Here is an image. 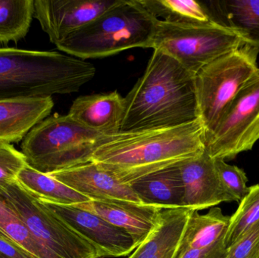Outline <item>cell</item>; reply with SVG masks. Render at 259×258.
I'll return each instance as SVG.
<instances>
[{"instance_id": "obj_11", "label": "cell", "mask_w": 259, "mask_h": 258, "mask_svg": "<svg viewBox=\"0 0 259 258\" xmlns=\"http://www.w3.org/2000/svg\"><path fill=\"white\" fill-rule=\"evenodd\" d=\"M118 0H34V14L50 42L57 45L115 6Z\"/></svg>"}, {"instance_id": "obj_23", "label": "cell", "mask_w": 259, "mask_h": 258, "mask_svg": "<svg viewBox=\"0 0 259 258\" xmlns=\"http://www.w3.org/2000/svg\"><path fill=\"white\" fill-rule=\"evenodd\" d=\"M34 14V0H0V42H18L27 36Z\"/></svg>"}, {"instance_id": "obj_16", "label": "cell", "mask_w": 259, "mask_h": 258, "mask_svg": "<svg viewBox=\"0 0 259 258\" xmlns=\"http://www.w3.org/2000/svg\"><path fill=\"white\" fill-rule=\"evenodd\" d=\"M124 111V97L113 91L78 97L68 115L84 127L110 136L121 131Z\"/></svg>"}, {"instance_id": "obj_24", "label": "cell", "mask_w": 259, "mask_h": 258, "mask_svg": "<svg viewBox=\"0 0 259 258\" xmlns=\"http://www.w3.org/2000/svg\"><path fill=\"white\" fill-rule=\"evenodd\" d=\"M0 232L36 258H52L38 244L13 206L0 194Z\"/></svg>"}, {"instance_id": "obj_22", "label": "cell", "mask_w": 259, "mask_h": 258, "mask_svg": "<svg viewBox=\"0 0 259 258\" xmlns=\"http://www.w3.org/2000/svg\"><path fill=\"white\" fill-rule=\"evenodd\" d=\"M157 19L179 24L214 22L202 2L194 0H139Z\"/></svg>"}, {"instance_id": "obj_10", "label": "cell", "mask_w": 259, "mask_h": 258, "mask_svg": "<svg viewBox=\"0 0 259 258\" xmlns=\"http://www.w3.org/2000/svg\"><path fill=\"white\" fill-rule=\"evenodd\" d=\"M39 200L79 236L91 243L101 257L127 256L137 248L134 239L127 232L93 212L76 205Z\"/></svg>"}, {"instance_id": "obj_17", "label": "cell", "mask_w": 259, "mask_h": 258, "mask_svg": "<svg viewBox=\"0 0 259 258\" xmlns=\"http://www.w3.org/2000/svg\"><path fill=\"white\" fill-rule=\"evenodd\" d=\"M193 212L187 208L161 211L155 228L128 258H177Z\"/></svg>"}, {"instance_id": "obj_28", "label": "cell", "mask_w": 259, "mask_h": 258, "mask_svg": "<svg viewBox=\"0 0 259 258\" xmlns=\"http://www.w3.org/2000/svg\"><path fill=\"white\" fill-rule=\"evenodd\" d=\"M259 250V221L227 248L225 258H251Z\"/></svg>"}, {"instance_id": "obj_4", "label": "cell", "mask_w": 259, "mask_h": 258, "mask_svg": "<svg viewBox=\"0 0 259 258\" xmlns=\"http://www.w3.org/2000/svg\"><path fill=\"white\" fill-rule=\"evenodd\" d=\"M158 21L139 0H118L56 45L81 60L108 57L131 48H152Z\"/></svg>"}, {"instance_id": "obj_2", "label": "cell", "mask_w": 259, "mask_h": 258, "mask_svg": "<svg viewBox=\"0 0 259 258\" xmlns=\"http://www.w3.org/2000/svg\"><path fill=\"white\" fill-rule=\"evenodd\" d=\"M195 76L153 49L143 76L124 97L120 132L170 128L199 119Z\"/></svg>"}, {"instance_id": "obj_8", "label": "cell", "mask_w": 259, "mask_h": 258, "mask_svg": "<svg viewBox=\"0 0 259 258\" xmlns=\"http://www.w3.org/2000/svg\"><path fill=\"white\" fill-rule=\"evenodd\" d=\"M13 206L35 240L52 258H102L98 251L18 182L0 192Z\"/></svg>"}, {"instance_id": "obj_3", "label": "cell", "mask_w": 259, "mask_h": 258, "mask_svg": "<svg viewBox=\"0 0 259 258\" xmlns=\"http://www.w3.org/2000/svg\"><path fill=\"white\" fill-rule=\"evenodd\" d=\"M95 74L92 64L69 55L0 48V100L73 93Z\"/></svg>"}, {"instance_id": "obj_7", "label": "cell", "mask_w": 259, "mask_h": 258, "mask_svg": "<svg viewBox=\"0 0 259 258\" xmlns=\"http://www.w3.org/2000/svg\"><path fill=\"white\" fill-rule=\"evenodd\" d=\"M243 44L237 35L216 22L179 24L158 20L152 48L168 55L196 75L205 65Z\"/></svg>"}, {"instance_id": "obj_31", "label": "cell", "mask_w": 259, "mask_h": 258, "mask_svg": "<svg viewBox=\"0 0 259 258\" xmlns=\"http://www.w3.org/2000/svg\"><path fill=\"white\" fill-rule=\"evenodd\" d=\"M0 258H3V257H2V256H1V255H0Z\"/></svg>"}, {"instance_id": "obj_21", "label": "cell", "mask_w": 259, "mask_h": 258, "mask_svg": "<svg viewBox=\"0 0 259 258\" xmlns=\"http://www.w3.org/2000/svg\"><path fill=\"white\" fill-rule=\"evenodd\" d=\"M17 182L36 198L56 204L74 205L91 200L28 164L20 171Z\"/></svg>"}, {"instance_id": "obj_27", "label": "cell", "mask_w": 259, "mask_h": 258, "mask_svg": "<svg viewBox=\"0 0 259 258\" xmlns=\"http://www.w3.org/2000/svg\"><path fill=\"white\" fill-rule=\"evenodd\" d=\"M27 165L25 156L12 144L0 142V192L17 181L20 171Z\"/></svg>"}, {"instance_id": "obj_5", "label": "cell", "mask_w": 259, "mask_h": 258, "mask_svg": "<svg viewBox=\"0 0 259 258\" xmlns=\"http://www.w3.org/2000/svg\"><path fill=\"white\" fill-rule=\"evenodd\" d=\"M108 137L68 115H55L30 130L21 141V151L31 168L50 174L92 162L96 150Z\"/></svg>"}, {"instance_id": "obj_25", "label": "cell", "mask_w": 259, "mask_h": 258, "mask_svg": "<svg viewBox=\"0 0 259 258\" xmlns=\"http://www.w3.org/2000/svg\"><path fill=\"white\" fill-rule=\"evenodd\" d=\"M240 202L237 212L230 218L225 237L226 249L258 222L259 184L249 187V193Z\"/></svg>"}, {"instance_id": "obj_6", "label": "cell", "mask_w": 259, "mask_h": 258, "mask_svg": "<svg viewBox=\"0 0 259 258\" xmlns=\"http://www.w3.org/2000/svg\"><path fill=\"white\" fill-rule=\"evenodd\" d=\"M259 48L243 44L205 65L195 76L199 119L205 135L258 70Z\"/></svg>"}, {"instance_id": "obj_18", "label": "cell", "mask_w": 259, "mask_h": 258, "mask_svg": "<svg viewBox=\"0 0 259 258\" xmlns=\"http://www.w3.org/2000/svg\"><path fill=\"white\" fill-rule=\"evenodd\" d=\"M52 97L0 100V142H21L32 128L50 117Z\"/></svg>"}, {"instance_id": "obj_9", "label": "cell", "mask_w": 259, "mask_h": 258, "mask_svg": "<svg viewBox=\"0 0 259 258\" xmlns=\"http://www.w3.org/2000/svg\"><path fill=\"white\" fill-rule=\"evenodd\" d=\"M258 140L259 68L205 135V150L214 159L232 160Z\"/></svg>"}, {"instance_id": "obj_1", "label": "cell", "mask_w": 259, "mask_h": 258, "mask_svg": "<svg viewBox=\"0 0 259 258\" xmlns=\"http://www.w3.org/2000/svg\"><path fill=\"white\" fill-rule=\"evenodd\" d=\"M205 133L200 119L170 128L120 132L97 148L92 162L129 185L203 152Z\"/></svg>"}, {"instance_id": "obj_19", "label": "cell", "mask_w": 259, "mask_h": 258, "mask_svg": "<svg viewBox=\"0 0 259 258\" xmlns=\"http://www.w3.org/2000/svg\"><path fill=\"white\" fill-rule=\"evenodd\" d=\"M211 19L237 35L243 43L259 48V0L202 2Z\"/></svg>"}, {"instance_id": "obj_15", "label": "cell", "mask_w": 259, "mask_h": 258, "mask_svg": "<svg viewBox=\"0 0 259 258\" xmlns=\"http://www.w3.org/2000/svg\"><path fill=\"white\" fill-rule=\"evenodd\" d=\"M49 175L91 200L115 198L141 203L129 185L121 183L94 162Z\"/></svg>"}, {"instance_id": "obj_13", "label": "cell", "mask_w": 259, "mask_h": 258, "mask_svg": "<svg viewBox=\"0 0 259 258\" xmlns=\"http://www.w3.org/2000/svg\"><path fill=\"white\" fill-rule=\"evenodd\" d=\"M231 217L219 208L192 214L177 258H225V237Z\"/></svg>"}, {"instance_id": "obj_14", "label": "cell", "mask_w": 259, "mask_h": 258, "mask_svg": "<svg viewBox=\"0 0 259 258\" xmlns=\"http://www.w3.org/2000/svg\"><path fill=\"white\" fill-rule=\"evenodd\" d=\"M93 212L129 233L137 247L158 224L163 209L127 200L106 198L74 204Z\"/></svg>"}, {"instance_id": "obj_12", "label": "cell", "mask_w": 259, "mask_h": 258, "mask_svg": "<svg viewBox=\"0 0 259 258\" xmlns=\"http://www.w3.org/2000/svg\"><path fill=\"white\" fill-rule=\"evenodd\" d=\"M178 168L184 187L183 207L199 212L235 201L221 183L214 159L206 150L180 164Z\"/></svg>"}, {"instance_id": "obj_30", "label": "cell", "mask_w": 259, "mask_h": 258, "mask_svg": "<svg viewBox=\"0 0 259 258\" xmlns=\"http://www.w3.org/2000/svg\"><path fill=\"white\" fill-rule=\"evenodd\" d=\"M251 258H259V250L258 252H257L256 254H254V255Z\"/></svg>"}, {"instance_id": "obj_20", "label": "cell", "mask_w": 259, "mask_h": 258, "mask_svg": "<svg viewBox=\"0 0 259 258\" xmlns=\"http://www.w3.org/2000/svg\"><path fill=\"white\" fill-rule=\"evenodd\" d=\"M129 186L142 204L163 210L184 208V187L178 165L149 174Z\"/></svg>"}, {"instance_id": "obj_29", "label": "cell", "mask_w": 259, "mask_h": 258, "mask_svg": "<svg viewBox=\"0 0 259 258\" xmlns=\"http://www.w3.org/2000/svg\"><path fill=\"white\" fill-rule=\"evenodd\" d=\"M0 255L3 258H36L0 232Z\"/></svg>"}, {"instance_id": "obj_26", "label": "cell", "mask_w": 259, "mask_h": 258, "mask_svg": "<svg viewBox=\"0 0 259 258\" xmlns=\"http://www.w3.org/2000/svg\"><path fill=\"white\" fill-rule=\"evenodd\" d=\"M214 162L219 179L225 190L235 201H241L249 192V187L246 186L248 178L246 173L238 167L228 165L222 159H214Z\"/></svg>"}]
</instances>
